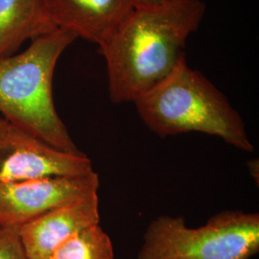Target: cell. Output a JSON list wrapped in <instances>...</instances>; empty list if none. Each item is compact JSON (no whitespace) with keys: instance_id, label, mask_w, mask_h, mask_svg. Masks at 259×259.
I'll return each mask as SVG.
<instances>
[{"instance_id":"1","label":"cell","mask_w":259,"mask_h":259,"mask_svg":"<svg viewBox=\"0 0 259 259\" xmlns=\"http://www.w3.org/2000/svg\"><path fill=\"white\" fill-rule=\"evenodd\" d=\"M205 14L203 0H166L136 7L98 51L108 72L112 103L135 102L186 59L188 37Z\"/></svg>"},{"instance_id":"2","label":"cell","mask_w":259,"mask_h":259,"mask_svg":"<svg viewBox=\"0 0 259 259\" xmlns=\"http://www.w3.org/2000/svg\"><path fill=\"white\" fill-rule=\"evenodd\" d=\"M134 103L147 128L162 139L203 133L242 151L254 150L240 113L203 73L187 65L186 59Z\"/></svg>"},{"instance_id":"3","label":"cell","mask_w":259,"mask_h":259,"mask_svg":"<svg viewBox=\"0 0 259 259\" xmlns=\"http://www.w3.org/2000/svg\"><path fill=\"white\" fill-rule=\"evenodd\" d=\"M76 39L57 28L21 53L0 59L1 117L68 153L81 151L56 110L53 79L59 59Z\"/></svg>"},{"instance_id":"4","label":"cell","mask_w":259,"mask_h":259,"mask_svg":"<svg viewBox=\"0 0 259 259\" xmlns=\"http://www.w3.org/2000/svg\"><path fill=\"white\" fill-rule=\"evenodd\" d=\"M258 251V213L223 210L196 229L183 216H158L147 227L138 259H250Z\"/></svg>"},{"instance_id":"5","label":"cell","mask_w":259,"mask_h":259,"mask_svg":"<svg viewBox=\"0 0 259 259\" xmlns=\"http://www.w3.org/2000/svg\"><path fill=\"white\" fill-rule=\"evenodd\" d=\"M93 171V161L83 152L55 148L0 116V183L82 176Z\"/></svg>"},{"instance_id":"6","label":"cell","mask_w":259,"mask_h":259,"mask_svg":"<svg viewBox=\"0 0 259 259\" xmlns=\"http://www.w3.org/2000/svg\"><path fill=\"white\" fill-rule=\"evenodd\" d=\"M99 186L95 171L82 176L0 183V227L19 229L55 207L97 192Z\"/></svg>"},{"instance_id":"7","label":"cell","mask_w":259,"mask_h":259,"mask_svg":"<svg viewBox=\"0 0 259 259\" xmlns=\"http://www.w3.org/2000/svg\"><path fill=\"white\" fill-rule=\"evenodd\" d=\"M100 223L97 192L60 205L19 227L29 259H50L54 250L77 232Z\"/></svg>"},{"instance_id":"8","label":"cell","mask_w":259,"mask_h":259,"mask_svg":"<svg viewBox=\"0 0 259 259\" xmlns=\"http://www.w3.org/2000/svg\"><path fill=\"white\" fill-rule=\"evenodd\" d=\"M54 25L101 47L136 8L134 0H47Z\"/></svg>"},{"instance_id":"9","label":"cell","mask_w":259,"mask_h":259,"mask_svg":"<svg viewBox=\"0 0 259 259\" xmlns=\"http://www.w3.org/2000/svg\"><path fill=\"white\" fill-rule=\"evenodd\" d=\"M55 29L47 0H0V59Z\"/></svg>"},{"instance_id":"10","label":"cell","mask_w":259,"mask_h":259,"mask_svg":"<svg viewBox=\"0 0 259 259\" xmlns=\"http://www.w3.org/2000/svg\"><path fill=\"white\" fill-rule=\"evenodd\" d=\"M50 259H114L113 246L100 225H94L61 244Z\"/></svg>"},{"instance_id":"11","label":"cell","mask_w":259,"mask_h":259,"mask_svg":"<svg viewBox=\"0 0 259 259\" xmlns=\"http://www.w3.org/2000/svg\"><path fill=\"white\" fill-rule=\"evenodd\" d=\"M0 259H29L18 228L0 227Z\"/></svg>"},{"instance_id":"12","label":"cell","mask_w":259,"mask_h":259,"mask_svg":"<svg viewBox=\"0 0 259 259\" xmlns=\"http://www.w3.org/2000/svg\"><path fill=\"white\" fill-rule=\"evenodd\" d=\"M136 7H152L163 3L166 0H134Z\"/></svg>"}]
</instances>
